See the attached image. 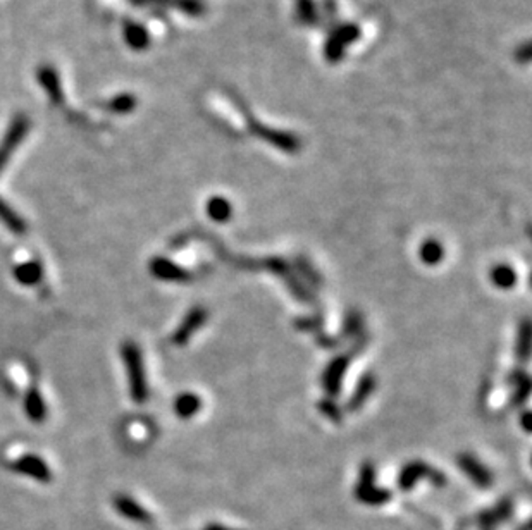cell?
Here are the masks:
<instances>
[{
	"label": "cell",
	"mask_w": 532,
	"mask_h": 530,
	"mask_svg": "<svg viewBox=\"0 0 532 530\" xmlns=\"http://www.w3.org/2000/svg\"><path fill=\"white\" fill-rule=\"evenodd\" d=\"M107 108L114 114H128V112L133 111L137 107V96L130 95V94H123L114 96V98L107 102Z\"/></svg>",
	"instance_id": "obj_13"
},
{
	"label": "cell",
	"mask_w": 532,
	"mask_h": 530,
	"mask_svg": "<svg viewBox=\"0 0 532 530\" xmlns=\"http://www.w3.org/2000/svg\"><path fill=\"white\" fill-rule=\"evenodd\" d=\"M13 468L18 473H21V475L30 477V479H33V480L43 482V484L52 482V479H54L50 467L38 455L19 456L18 460L13 463Z\"/></svg>",
	"instance_id": "obj_5"
},
{
	"label": "cell",
	"mask_w": 532,
	"mask_h": 530,
	"mask_svg": "<svg viewBox=\"0 0 532 530\" xmlns=\"http://www.w3.org/2000/svg\"><path fill=\"white\" fill-rule=\"evenodd\" d=\"M152 272L157 277H162V279H179V277H183V272L176 265L164 259H157L152 262Z\"/></svg>",
	"instance_id": "obj_14"
},
{
	"label": "cell",
	"mask_w": 532,
	"mask_h": 530,
	"mask_svg": "<svg viewBox=\"0 0 532 530\" xmlns=\"http://www.w3.org/2000/svg\"><path fill=\"white\" fill-rule=\"evenodd\" d=\"M123 359L126 365L128 383H130L131 397L137 403H143L149 397V384H147L145 368H143L142 353L135 343H126L123 346Z\"/></svg>",
	"instance_id": "obj_1"
},
{
	"label": "cell",
	"mask_w": 532,
	"mask_h": 530,
	"mask_svg": "<svg viewBox=\"0 0 532 530\" xmlns=\"http://www.w3.org/2000/svg\"><path fill=\"white\" fill-rule=\"evenodd\" d=\"M362 35L357 24L343 23L338 24L333 31H331L329 38L324 43V57L327 62L336 64L345 57V52L348 45L355 43Z\"/></svg>",
	"instance_id": "obj_3"
},
{
	"label": "cell",
	"mask_w": 532,
	"mask_h": 530,
	"mask_svg": "<svg viewBox=\"0 0 532 530\" xmlns=\"http://www.w3.org/2000/svg\"><path fill=\"white\" fill-rule=\"evenodd\" d=\"M112 504H114L115 512L121 513V515L124 518H128V520H133V521L150 520V513L147 512L145 508H142L137 501L131 500V497H128V496H123V494L115 496L114 501H112Z\"/></svg>",
	"instance_id": "obj_6"
},
{
	"label": "cell",
	"mask_w": 532,
	"mask_h": 530,
	"mask_svg": "<svg viewBox=\"0 0 532 530\" xmlns=\"http://www.w3.org/2000/svg\"><path fill=\"white\" fill-rule=\"evenodd\" d=\"M173 7L185 12L188 16H202L205 12V4L202 0H174Z\"/></svg>",
	"instance_id": "obj_15"
},
{
	"label": "cell",
	"mask_w": 532,
	"mask_h": 530,
	"mask_svg": "<svg viewBox=\"0 0 532 530\" xmlns=\"http://www.w3.org/2000/svg\"><path fill=\"white\" fill-rule=\"evenodd\" d=\"M28 131H30V119H28L25 114L16 115L13 123H11L9 130L6 132V136H4L2 143H0V172L7 166V162H9V159L16 152V148L19 147V143L26 138Z\"/></svg>",
	"instance_id": "obj_4"
},
{
	"label": "cell",
	"mask_w": 532,
	"mask_h": 530,
	"mask_svg": "<svg viewBox=\"0 0 532 530\" xmlns=\"http://www.w3.org/2000/svg\"><path fill=\"white\" fill-rule=\"evenodd\" d=\"M231 96H233L234 106L238 107V111L242 112L243 115H245V119H247V123H248V128H250V131L254 132V135L260 136V138H264V140H266V142H271L273 145H276V147L281 148V150L293 152V150H297V148L300 147V142L297 140V136H293V135H291V132L276 131V130H271V128L264 126V124L259 123L257 119L251 118V112L248 111V107L245 106V103H242L239 96H236L233 94H231Z\"/></svg>",
	"instance_id": "obj_2"
},
{
	"label": "cell",
	"mask_w": 532,
	"mask_h": 530,
	"mask_svg": "<svg viewBox=\"0 0 532 530\" xmlns=\"http://www.w3.org/2000/svg\"><path fill=\"white\" fill-rule=\"evenodd\" d=\"M124 40L133 50H143V48L149 47L150 36L149 31L138 23H128L124 26Z\"/></svg>",
	"instance_id": "obj_11"
},
{
	"label": "cell",
	"mask_w": 532,
	"mask_h": 530,
	"mask_svg": "<svg viewBox=\"0 0 532 530\" xmlns=\"http://www.w3.org/2000/svg\"><path fill=\"white\" fill-rule=\"evenodd\" d=\"M178 412L179 415H190L195 408H197V401H195L193 396H183L178 400Z\"/></svg>",
	"instance_id": "obj_17"
},
{
	"label": "cell",
	"mask_w": 532,
	"mask_h": 530,
	"mask_svg": "<svg viewBox=\"0 0 532 530\" xmlns=\"http://www.w3.org/2000/svg\"><path fill=\"white\" fill-rule=\"evenodd\" d=\"M38 81L43 86V90L47 91V95L50 96V100L54 103H61L62 100V90H61V81H59L57 71L50 66L40 67L38 71Z\"/></svg>",
	"instance_id": "obj_8"
},
{
	"label": "cell",
	"mask_w": 532,
	"mask_h": 530,
	"mask_svg": "<svg viewBox=\"0 0 532 530\" xmlns=\"http://www.w3.org/2000/svg\"><path fill=\"white\" fill-rule=\"evenodd\" d=\"M531 57H532V47L529 42L522 43V45L515 50V60L520 64H527L531 60Z\"/></svg>",
	"instance_id": "obj_18"
},
{
	"label": "cell",
	"mask_w": 532,
	"mask_h": 530,
	"mask_svg": "<svg viewBox=\"0 0 532 530\" xmlns=\"http://www.w3.org/2000/svg\"><path fill=\"white\" fill-rule=\"evenodd\" d=\"M14 277L18 283L25 284V286H35L43 277L42 264L37 262V260H30V262L16 265Z\"/></svg>",
	"instance_id": "obj_9"
},
{
	"label": "cell",
	"mask_w": 532,
	"mask_h": 530,
	"mask_svg": "<svg viewBox=\"0 0 532 530\" xmlns=\"http://www.w3.org/2000/svg\"><path fill=\"white\" fill-rule=\"evenodd\" d=\"M295 18L300 24H317L321 21V9L319 6H315L314 0H297V6H295Z\"/></svg>",
	"instance_id": "obj_12"
},
{
	"label": "cell",
	"mask_w": 532,
	"mask_h": 530,
	"mask_svg": "<svg viewBox=\"0 0 532 530\" xmlns=\"http://www.w3.org/2000/svg\"><path fill=\"white\" fill-rule=\"evenodd\" d=\"M0 222L4 224L14 235H25L28 231L26 220L11 207L9 203L0 198Z\"/></svg>",
	"instance_id": "obj_10"
},
{
	"label": "cell",
	"mask_w": 532,
	"mask_h": 530,
	"mask_svg": "<svg viewBox=\"0 0 532 530\" xmlns=\"http://www.w3.org/2000/svg\"><path fill=\"white\" fill-rule=\"evenodd\" d=\"M25 412L33 424H42L47 419V405L38 388H30L25 396Z\"/></svg>",
	"instance_id": "obj_7"
},
{
	"label": "cell",
	"mask_w": 532,
	"mask_h": 530,
	"mask_svg": "<svg viewBox=\"0 0 532 530\" xmlns=\"http://www.w3.org/2000/svg\"><path fill=\"white\" fill-rule=\"evenodd\" d=\"M227 210H230V205L224 202L222 198H214L209 203V212L212 217L215 219H222V217L227 215Z\"/></svg>",
	"instance_id": "obj_16"
}]
</instances>
